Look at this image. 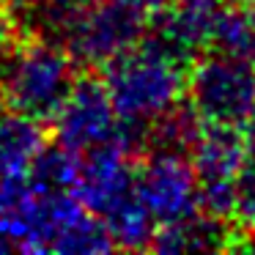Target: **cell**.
Returning <instances> with one entry per match:
<instances>
[{
    "label": "cell",
    "instance_id": "6da1fadb",
    "mask_svg": "<svg viewBox=\"0 0 255 255\" xmlns=\"http://www.w3.org/2000/svg\"><path fill=\"white\" fill-rule=\"evenodd\" d=\"M189 63L178 61L151 39L105 63V88L121 121L148 127L187 99Z\"/></svg>",
    "mask_w": 255,
    "mask_h": 255
},
{
    "label": "cell",
    "instance_id": "7a4b0ae2",
    "mask_svg": "<svg viewBox=\"0 0 255 255\" xmlns=\"http://www.w3.org/2000/svg\"><path fill=\"white\" fill-rule=\"evenodd\" d=\"M74 58L66 47L44 39H30L11 50L0 66V88L6 105L39 121H52L72 94Z\"/></svg>",
    "mask_w": 255,
    "mask_h": 255
},
{
    "label": "cell",
    "instance_id": "3957f363",
    "mask_svg": "<svg viewBox=\"0 0 255 255\" xmlns=\"http://www.w3.org/2000/svg\"><path fill=\"white\" fill-rule=\"evenodd\" d=\"M187 102L206 124L244 127L255 105V66L222 50L189 63Z\"/></svg>",
    "mask_w": 255,
    "mask_h": 255
},
{
    "label": "cell",
    "instance_id": "277c9868",
    "mask_svg": "<svg viewBox=\"0 0 255 255\" xmlns=\"http://www.w3.org/2000/svg\"><path fill=\"white\" fill-rule=\"evenodd\" d=\"M148 22L151 11L134 0H94L80 8L63 47L74 63L105 66L116 55L140 44L148 33Z\"/></svg>",
    "mask_w": 255,
    "mask_h": 255
},
{
    "label": "cell",
    "instance_id": "5b68a950",
    "mask_svg": "<svg viewBox=\"0 0 255 255\" xmlns=\"http://www.w3.org/2000/svg\"><path fill=\"white\" fill-rule=\"evenodd\" d=\"M52 124H55V140L72 148L74 154H85V151L102 148L110 143L124 145L121 116L107 94L105 80L80 77L72 94L66 96L63 107L58 110V116L52 118Z\"/></svg>",
    "mask_w": 255,
    "mask_h": 255
},
{
    "label": "cell",
    "instance_id": "8992f818",
    "mask_svg": "<svg viewBox=\"0 0 255 255\" xmlns=\"http://www.w3.org/2000/svg\"><path fill=\"white\" fill-rule=\"evenodd\" d=\"M137 195L156 225L178 222L200 211L198 173L184 154H148L137 167Z\"/></svg>",
    "mask_w": 255,
    "mask_h": 255
},
{
    "label": "cell",
    "instance_id": "52a82bcc",
    "mask_svg": "<svg viewBox=\"0 0 255 255\" xmlns=\"http://www.w3.org/2000/svg\"><path fill=\"white\" fill-rule=\"evenodd\" d=\"M225 6L228 0H167L159 11H154L145 39L159 44L178 61L192 63L214 47Z\"/></svg>",
    "mask_w": 255,
    "mask_h": 255
},
{
    "label": "cell",
    "instance_id": "ba28073f",
    "mask_svg": "<svg viewBox=\"0 0 255 255\" xmlns=\"http://www.w3.org/2000/svg\"><path fill=\"white\" fill-rule=\"evenodd\" d=\"M129 151L121 143L80 154V167L72 192L94 214H105L118 200L137 192V167L129 165Z\"/></svg>",
    "mask_w": 255,
    "mask_h": 255
},
{
    "label": "cell",
    "instance_id": "9c48e42d",
    "mask_svg": "<svg viewBox=\"0 0 255 255\" xmlns=\"http://www.w3.org/2000/svg\"><path fill=\"white\" fill-rule=\"evenodd\" d=\"M154 250L159 253H209V250H236V231L231 222L206 211L189 214L178 222L156 228Z\"/></svg>",
    "mask_w": 255,
    "mask_h": 255
},
{
    "label": "cell",
    "instance_id": "30bf717a",
    "mask_svg": "<svg viewBox=\"0 0 255 255\" xmlns=\"http://www.w3.org/2000/svg\"><path fill=\"white\" fill-rule=\"evenodd\" d=\"M39 118L25 113H0V176H30L36 156L47 145Z\"/></svg>",
    "mask_w": 255,
    "mask_h": 255
},
{
    "label": "cell",
    "instance_id": "8fae6325",
    "mask_svg": "<svg viewBox=\"0 0 255 255\" xmlns=\"http://www.w3.org/2000/svg\"><path fill=\"white\" fill-rule=\"evenodd\" d=\"M203 132V118L195 113L187 99L173 110L162 113L159 118L148 124L145 134V151L148 154H184L189 156Z\"/></svg>",
    "mask_w": 255,
    "mask_h": 255
},
{
    "label": "cell",
    "instance_id": "7c38bea8",
    "mask_svg": "<svg viewBox=\"0 0 255 255\" xmlns=\"http://www.w3.org/2000/svg\"><path fill=\"white\" fill-rule=\"evenodd\" d=\"M107 231H110L116 247L121 250H145L154 244L156 236V220L151 217L148 206L140 200L137 192L118 200L113 209L102 214Z\"/></svg>",
    "mask_w": 255,
    "mask_h": 255
},
{
    "label": "cell",
    "instance_id": "4fadbf2b",
    "mask_svg": "<svg viewBox=\"0 0 255 255\" xmlns=\"http://www.w3.org/2000/svg\"><path fill=\"white\" fill-rule=\"evenodd\" d=\"M211 50H222L255 66V0L228 3Z\"/></svg>",
    "mask_w": 255,
    "mask_h": 255
},
{
    "label": "cell",
    "instance_id": "5bb4252c",
    "mask_svg": "<svg viewBox=\"0 0 255 255\" xmlns=\"http://www.w3.org/2000/svg\"><path fill=\"white\" fill-rule=\"evenodd\" d=\"M231 225L236 231L239 250H255V154L247 156L236 176V200H233Z\"/></svg>",
    "mask_w": 255,
    "mask_h": 255
},
{
    "label": "cell",
    "instance_id": "9a60e30c",
    "mask_svg": "<svg viewBox=\"0 0 255 255\" xmlns=\"http://www.w3.org/2000/svg\"><path fill=\"white\" fill-rule=\"evenodd\" d=\"M77 167H80V154H74L72 148H66L61 143H52V145H44L41 154L36 156L33 167H30V178L41 187L69 189L72 192Z\"/></svg>",
    "mask_w": 255,
    "mask_h": 255
},
{
    "label": "cell",
    "instance_id": "2e32d148",
    "mask_svg": "<svg viewBox=\"0 0 255 255\" xmlns=\"http://www.w3.org/2000/svg\"><path fill=\"white\" fill-rule=\"evenodd\" d=\"M17 22H14V14L8 6L0 3V66L6 63V58L11 55V50L17 47Z\"/></svg>",
    "mask_w": 255,
    "mask_h": 255
},
{
    "label": "cell",
    "instance_id": "e0dca14e",
    "mask_svg": "<svg viewBox=\"0 0 255 255\" xmlns=\"http://www.w3.org/2000/svg\"><path fill=\"white\" fill-rule=\"evenodd\" d=\"M242 129H244V140H247L250 154H255V105H253V110H250V116H247Z\"/></svg>",
    "mask_w": 255,
    "mask_h": 255
},
{
    "label": "cell",
    "instance_id": "ac0fdd59",
    "mask_svg": "<svg viewBox=\"0 0 255 255\" xmlns=\"http://www.w3.org/2000/svg\"><path fill=\"white\" fill-rule=\"evenodd\" d=\"M8 250H14V247H11V244H8L3 236H0V253H8Z\"/></svg>",
    "mask_w": 255,
    "mask_h": 255
},
{
    "label": "cell",
    "instance_id": "d6986e66",
    "mask_svg": "<svg viewBox=\"0 0 255 255\" xmlns=\"http://www.w3.org/2000/svg\"><path fill=\"white\" fill-rule=\"evenodd\" d=\"M6 110V96H3V88H0V113Z\"/></svg>",
    "mask_w": 255,
    "mask_h": 255
},
{
    "label": "cell",
    "instance_id": "ffe728a7",
    "mask_svg": "<svg viewBox=\"0 0 255 255\" xmlns=\"http://www.w3.org/2000/svg\"><path fill=\"white\" fill-rule=\"evenodd\" d=\"M77 3H83V6H85V3H94V0H77Z\"/></svg>",
    "mask_w": 255,
    "mask_h": 255
}]
</instances>
